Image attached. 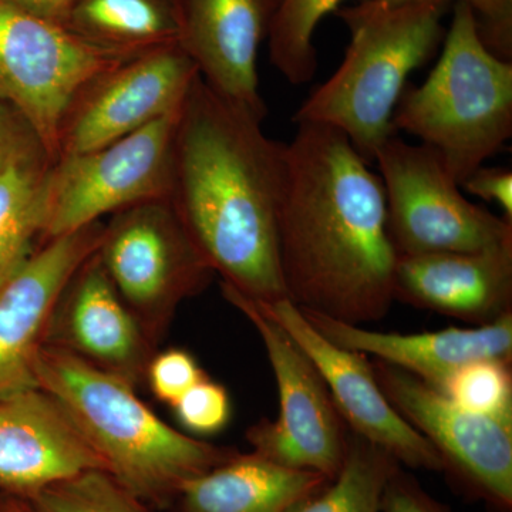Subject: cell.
Segmentation results:
<instances>
[{"mask_svg": "<svg viewBox=\"0 0 512 512\" xmlns=\"http://www.w3.org/2000/svg\"><path fill=\"white\" fill-rule=\"evenodd\" d=\"M23 512H43L32 500L23 497Z\"/></svg>", "mask_w": 512, "mask_h": 512, "instance_id": "35", "label": "cell"}, {"mask_svg": "<svg viewBox=\"0 0 512 512\" xmlns=\"http://www.w3.org/2000/svg\"><path fill=\"white\" fill-rule=\"evenodd\" d=\"M373 373L394 409L419 431L451 471L500 510L512 505V421L461 409L440 390L375 360Z\"/></svg>", "mask_w": 512, "mask_h": 512, "instance_id": "12", "label": "cell"}, {"mask_svg": "<svg viewBox=\"0 0 512 512\" xmlns=\"http://www.w3.org/2000/svg\"><path fill=\"white\" fill-rule=\"evenodd\" d=\"M345 0H272L269 22V57L276 70L289 83L311 82L318 70V52L313 37L330 13H336Z\"/></svg>", "mask_w": 512, "mask_h": 512, "instance_id": "24", "label": "cell"}, {"mask_svg": "<svg viewBox=\"0 0 512 512\" xmlns=\"http://www.w3.org/2000/svg\"><path fill=\"white\" fill-rule=\"evenodd\" d=\"M0 512H23V497L13 494L0 504Z\"/></svg>", "mask_w": 512, "mask_h": 512, "instance_id": "34", "label": "cell"}, {"mask_svg": "<svg viewBox=\"0 0 512 512\" xmlns=\"http://www.w3.org/2000/svg\"><path fill=\"white\" fill-rule=\"evenodd\" d=\"M106 464L52 394L40 387L0 397V485L32 497Z\"/></svg>", "mask_w": 512, "mask_h": 512, "instance_id": "17", "label": "cell"}, {"mask_svg": "<svg viewBox=\"0 0 512 512\" xmlns=\"http://www.w3.org/2000/svg\"><path fill=\"white\" fill-rule=\"evenodd\" d=\"M461 188L485 202H493L503 210L504 218L512 222V171L504 167L478 168L461 183Z\"/></svg>", "mask_w": 512, "mask_h": 512, "instance_id": "31", "label": "cell"}, {"mask_svg": "<svg viewBox=\"0 0 512 512\" xmlns=\"http://www.w3.org/2000/svg\"><path fill=\"white\" fill-rule=\"evenodd\" d=\"M440 392L461 409L512 421L511 362L474 359L457 367Z\"/></svg>", "mask_w": 512, "mask_h": 512, "instance_id": "25", "label": "cell"}, {"mask_svg": "<svg viewBox=\"0 0 512 512\" xmlns=\"http://www.w3.org/2000/svg\"><path fill=\"white\" fill-rule=\"evenodd\" d=\"M375 163L397 255L478 252L512 242V222L467 200L433 148L394 134Z\"/></svg>", "mask_w": 512, "mask_h": 512, "instance_id": "7", "label": "cell"}, {"mask_svg": "<svg viewBox=\"0 0 512 512\" xmlns=\"http://www.w3.org/2000/svg\"><path fill=\"white\" fill-rule=\"evenodd\" d=\"M195 357L183 349L154 353L147 367L146 383L160 402L173 407L191 387L205 379Z\"/></svg>", "mask_w": 512, "mask_h": 512, "instance_id": "28", "label": "cell"}, {"mask_svg": "<svg viewBox=\"0 0 512 512\" xmlns=\"http://www.w3.org/2000/svg\"><path fill=\"white\" fill-rule=\"evenodd\" d=\"M180 107L107 146L55 158L47 174L43 241L138 202L168 198Z\"/></svg>", "mask_w": 512, "mask_h": 512, "instance_id": "9", "label": "cell"}, {"mask_svg": "<svg viewBox=\"0 0 512 512\" xmlns=\"http://www.w3.org/2000/svg\"><path fill=\"white\" fill-rule=\"evenodd\" d=\"M96 254L154 345L181 303L204 291L215 275L168 198L110 215Z\"/></svg>", "mask_w": 512, "mask_h": 512, "instance_id": "6", "label": "cell"}, {"mask_svg": "<svg viewBox=\"0 0 512 512\" xmlns=\"http://www.w3.org/2000/svg\"><path fill=\"white\" fill-rule=\"evenodd\" d=\"M386 6L404 3L436 2L446 5L450 0H379ZM466 3L476 16L478 32L484 45L505 60H512V0H457Z\"/></svg>", "mask_w": 512, "mask_h": 512, "instance_id": "29", "label": "cell"}, {"mask_svg": "<svg viewBox=\"0 0 512 512\" xmlns=\"http://www.w3.org/2000/svg\"><path fill=\"white\" fill-rule=\"evenodd\" d=\"M392 124L437 151L460 185L512 137V60L484 45L466 3L454 6L439 62L426 82L407 84Z\"/></svg>", "mask_w": 512, "mask_h": 512, "instance_id": "5", "label": "cell"}, {"mask_svg": "<svg viewBox=\"0 0 512 512\" xmlns=\"http://www.w3.org/2000/svg\"><path fill=\"white\" fill-rule=\"evenodd\" d=\"M222 296L249 320L266 350L278 386L279 416L248 430L255 453L293 470L333 480L342 468L349 429L325 380L292 336L244 293L221 284Z\"/></svg>", "mask_w": 512, "mask_h": 512, "instance_id": "8", "label": "cell"}, {"mask_svg": "<svg viewBox=\"0 0 512 512\" xmlns=\"http://www.w3.org/2000/svg\"><path fill=\"white\" fill-rule=\"evenodd\" d=\"M399 461L349 430L342 468L289 512H382L383 494Z\"/></svg>", "mask_w": 512, "mask_h": 512, "instance_id": "23", "label": "cell"}, {"mask_svg": "<svg viewBox=\"0 0 512 512\" xmlns=\"http://www.w3.org/2000/svg\"><path fill=\"white\" fill-rule=\"evenodd\" d=\"M301 311L313 328L336 346L375 356L437 390L457 367L470 360H512V313L476 328L403 335L367 330L302 308Z\"/></svg>", "mask_w": 512, "mask_h": 512, "instance_id": "19", "label": "cell"}, {"mask_svg": "<svg viewBox=\"0 0 512 512\" xmlns=\"http://www.w3.org/2000/svg\"><path fill=\"white\" fill-rule=\"evenodd\" d=\"M185 429L197 434H214L231 419V399L222 384L205 377L174 404Z\"/></svg>", "mask_w": 512, "mask_h": 512, "instance_id": "27", "label": "cell"}, {"mask_svg": "<svg viewBox=\"0 0 512 512\" xmlns=\"http://www.w3.org/2000/svg\"><path fill=\"white\" fill-rule=\"evenodd\" d=\"M37 387L62 404L114 480L141 501L174 497L181 485L235 451L181 433L161 420L136 387L62 349L43 346Z\"/></svg>", "mask_w": 512, "mask_h": 512, "instance_id": "3", "label": "cell"}, {"mask_svg": "<svg viewBox=\"0 0 512 512\" xmlns=\"http://www.w3.org/2000/svg\"><path fill=\"white\" fill-rule=\"evenodd\" d=\"M272 0H178L180 40L214 92L265 120L258 57L268 36Z\"/></svg>", "mask_w": 512, "mask_h": 512, "instance_id": "16", "label": "cell"}, {"mask_svg": "<svg viewBox=\"0 0 512 512\" xmlns=\"http://www.w3.org/2000/svg\"><path fill=\"white\" fill-rule=\"evenodd\" d=\"M278 220L279 262L289 301L365 325L394 301L397 252L379 175L336 128L298 123L286 144Z\"/></svg>", "mask_w": 512, "mask_h": 512, "instance_id": "1", "label": "cell"}, {"mask_svg": "<svg viewBox=\"0 0 512 512\" xmlns=\"http://www.w3.org/2000/svg\"><path fill=\"white\" fill-rule=\"evenodd\" d=\"M382 512H448L413 477L397 468L383 494Z\"/></svg>", "mask_w": 512, "mask_h": 512, "instance_id": "32", "label": "cell"}, {"mask_svg": "<svg viewBox=\"0 0 512 512\" xmlns=\"http://www.w3.org/2000/svg\"><path fill=\"white\" fill-rule=\"evenodd\" d=\"M43 512H148L107 471L90 470L29 497Z\"/></svg>", "mask_w": 512, "mask_h": 512, "instance_id": "26", "label": "cell"}, {"mask_svg": "<svg viewBox=\"0 0 512 512\" xmlns=\"http://www.w3.org/2000/svg\"><path fill=\"white\" fill-rule=\"evenodd\" d=\"M124 59L89 45L62 22L0 0V101L29 124L53 160L74 94Z\"/></svg>", "mask_w": 512, "mask_h": 512, "instance_id": "10", "label": "cell"}, {"mask_svg": "<svg viewBox=\"0 0 512 512\" xmlns=\"http://www.w3.org/2000/svg\"><path fill=\"white\" fill-rule=\"evenodd\" d=\"M198 74L175 126L168 200L222 282L259 302L288 298L279 262L286 143Z\"/></svg>", "mask_w": 512, "mask_h": 512, "instance_id": "2", "label": "cell"}, {"mask_svg": "<svg viewBox=\"0 0 512 512\" xmlns=\"http://www.w3.org/2000/svg\"><path fill=\"white\" fill-rule=\"evenodd\" d=\"M45 346L62 349L137 389L146 384L147 367L157 345L120 298L94 254L60 296Z\"/></svg>", "mask_w": 512, "mask_h": 512, "instance_id": "15", "label": "cell"}, {"mask_svg": "<svg viewBox=\"0 0 512 512\" xmlns=\"http://www.w3.org/2000/svg\"><path fill=\"white\" fill-rule=\"evenodd\" d=\"M197 76L178 43L113 64L74 94L57 131L55 158L107 146L177 110Z\"/></svg>", "mask_w": 512, "mask_h": 512, "instance_id": "11", "label": "cell"}, {"mask_svg": "<svg viewBox=\"0 0 512 512\" xmlns=\"http://www.w3.org/2000/svg\"><path fill=\"white\" fill-rule=\"evenodd\" d=\"M104 221L46 239L25 266L0 285V397L37 387L35 363L60 296L96 254Z\"/></svg>", "mask_w": 512, "mask_h": 512, "instance_id": "14", "label": "cell"}, {"mask_svg": "<svg viewBox=\"0 0 512 512\" xmlns=\"http://www.w3.org/2000/svg\"><path fill=\"white\" fill-rule=\"evenodd\" d=\"M9 2L42 18L63 22L74 0H9Z\"/></svg>", "mask_w": 512, "mask_h": 512, "instance_id": "33", "label": "cell"}, {"mask_svg": "<svg viewBox=\"0 0 512 512\" xmlns=\"http://www.w3.org/2000/svg\"><path fill=\"white\" fill-rule=\"evenodd\" d=\"M53 158L37 151L0 170V285L35 254L45 235L46 181Z\"/></svg>", "mask_w": 512, "mask_h": 512, "instance_id": "22", "label": "cell"}, {"mask_svg": "<svg viewBox=\"0 0 512 512\" xmlns=\"http://www.w3.org/2000/svg\"><path fill=\"white\" fill-rule=\"evenodd\" d=\"M446 5L436 2L386 6L362 0L338 16L350 32L339 69L313 90L293 123L325 124L348 137L367 163L397 134L393 116L410 74L429 62L443 43Z\"/></svg>", "mask_w": 512, "mask_h": 512, "instance_id": "4", "label": "cell"}, {"mask_svg": "<svg viewBox=\"0 0 512 512\" xmlns=\"http://www.w3.org/2000/svg\"><path fill=\"white\" fill-rule=\"evenodd\" d=\"M394 301L488 325L512 313V242L485 251L399 255Z\"/></svg>", "mask_w": 512, "mask_h": 512, "instance_id": "18", "label": "cell"}, {"mask_svg": "<svg viewBox=\"0 0 512 512\" xmlns=\"http://www.w3.org/2000/svg\"><path fill=\"white\" fill-rule=\"evenodd\" d=\"M329 481L313 471L279 466L252 451L234 453L185 481L175 497L180 512H289Z\"/></svg>", "mask_w": 512, "mask_h": 512, "instance_id": "20", "label": "cell"}, {"mask_svg": "<svg viewBox=\"0 0 512 512\" xmlns=\"http://www.w3.org/2000/svg\"><path fill=\"white\" fill-rule=\"evenodd\" d=\"M255 302L292 336L312 360L325 380L336 410L352 433L384 448L404 466L444 471L443 461L434 447L400 416L384 396L366 355L340 348L320 335L301 308L288 298Z\"/></svg>", "mask_w": 512, "mask_h": 512, "instance_id": "13", "label": "cell"}, {"mask_svg": "<svg viewBox=\"0 0 512 512\" xmlns=\"http://www.w3.org/2000/svg\"><path fill=\"white\" fill-rule=\"evenodd\" d=\"M62 23L89 45L120 57L180 40L178 0H74Z\"/></svg>", "mask_w": 512, "mask_h": 512, "instance_id": "21", "label": "cell"}, {"mask_svg": "<svg viewBox=\"0 0 512 512\" xmlns=\"http://www.w3.org/2000/svg\"><path fill=\"white\" fill-rule=\"evenodd\" d=\"M37 151L46 150L35 131L19 113L0 101V170L13 161L28 157Z\"/></svg>", "mask_w": 512, "mask_h": 512, "instance_id": "30", "label": "cell"}]
</instances>
